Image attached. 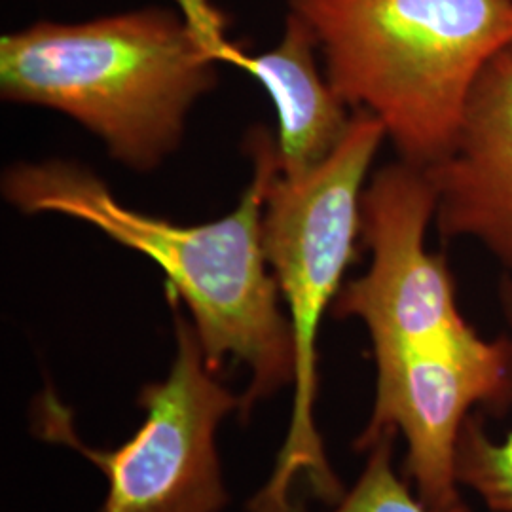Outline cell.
Wrapping results in <instances>:
<instances>
[{
    "mask_svg": "<svg viewBox=\"0 0 512 512\" xmlns=\"http://www.w3.org/2000/svg\"><path fill=\"white\" fill-rule=\"evenodd\" d=\"M175 311L177 349L162 382L143 387L145 421L122 446L90 448L78 439L71 412L46 389L35 404L40 439L78 450L101 469L109 492L97 512H220L228 494L220 475L215 433L230 412L241 410L203 353L192 321Z\"/></svg>",
    "mask_w": 512,
    "mask_h": 512,
    "instance_id": "obj_5",
    "label": "cell"
},
{
    "mask_svg": "<svg viewBox=\"0 0 512 512\" xmlns=\"http://www.w3.org/2000/svg\"><path fill=\"white\" fill-rule=\"evenodd\" d=\"M220 55L207 27L171 8L37 21L0 40V95L71 116L112 160L147 173L181 145Z\"/></svg>",
    "mask_w": 512,
    "mask_h": 512,
    "instance_id": "obj_2",
    "label": "cell"
},
{
    "mask_svg": "<svg viewBox=\"0 0 512 512\" xmlns=\"http://www.w3.org/2000/svg\"><path fill=\"white\" fill-rule=\"evenodd\" d=\"M239 63L262 82L277 109L279 175L300 177L325 162L353 116L319 69V44L304 18L291 10L274 48Z\"/></svg>",
    "mask_w": 512,
    "mask_h": 512,
    "instance_id": "obj_9",
    "label": "cell"
},
{
    "mask_svg": "<svg viewBox=\"0 0 512 512\" xmlns=\"http://www.w3.org/2000/svg\"><path fill=\"white\" fill-rule=\"evenodd\" d=\"M330 86L382 122L403 162L433 167L458 139L486 67L512 48V0H289Z\"/></svg>",
    "mask_w": 512,
    "mask_h": 512,
    "instance_id": "obj_3",
    "label": "cell"
},
{
    "mask_svg": "<svg viewBox=\"0 0 512 512\" xmlns=\"http://www.w3.org/2000/svg\"><path fill=\"white\" fill-rule=\"evenodd\" d=\"M385 137L380 120L357 110L325 162L300 177L277 173L266 192L260 238L293 329L294 403L274 473L251 499V512H298L300 482L329 503L344 495L315 423L317 334L355 256L366 173Z\"/></svg>",
    "mask_w": 512,
    "mask_h": 512,
    "instance_id": "obj_4",
    "label": "cell"
},
{
    "mask_svg": "<svg viewBox=\"0 0 512 512\" xmlns=\"http://www.w3.org/2000/svg\"><path fill=\"white\" fill-rule=\"evenodd\" d=\"M376 395L355 448L385 435L406 440V471L431 512H471L456 476V448L475 408L505 414L512 401V338L473 327L435 346L374 357Z\"/></svg>",
    "mask_w": 512,
    "mask_h": 512,
    "instance_id": "obj_6",
    "label": "cell"
},
{
    "mask_svg": "<svg viewBox=\"0 0 512 512\" xmlns=\"http://www.w3.org/2000/svg\"><path fill=\"white\" fill-rule=\"evenodd\" d=\"M501 306L512 338V279L501 285ZM456 476L461 490L480 497L490 512H512V431L497 442L473 412L459 433Z\"/></svg>",
    "mask_w": 512,
    "mask_h": 512,
    "instance_id": "obj_10",
    "label": "cell"
},
{
    "mask_svg": "<svg viewBox=\"0 0 512 512\" xmlns=\"http://www.w3.org/2000/svg\"><path fill=\"white\" fill-rule=\"evenodd\" d=\"M245 147L253 179L238 207L198 226L126 207L92 169L69 160L12 165L2 177V196L21 213L82 220L160 266L169 294L192 315L209 366L220 372L232 361L251 372L243 418L256 401L294 382L293 329L260 238L266 192L279 173L277 152L264 129L251 131Z\"/></svg>",
    "mask_w": 512,
    "mask_h": 512,
    "instance_id": "obj_1",
    "label": "cell"
},
{
    "mask_svg": "<svg viewBox=\"0 0 512 512\" xmlns=\"http://www.w3.org/2000/svg\"><path fill=\"white\" fill-rule=\"evenodd\" d=\"M395 435L374 442L365 469L332 512H431L412 494L393 465Z\"/></svg>",
    "mask_w": 512,
    "mask_h": 512,
    "instance_id": "obj_11",
    "label": "cell"
},
{
    "mask_svg": "<svg viewBox=\"0 0 512 512\" xmlns=\"http://www.w3.org/2000/svg\"><path fill=\"white\" fill-rule=\"evenodd\" d=\"M439 194L427 167L397 162L380 169L361 200V238L370 268L340 289L338 319H359L374 357L435 346L471 325L459 313L456 283L425 236Z\"/></svg>",
    "mask_w": 512,
    "mask_h": 512,
    "instance_id": "obj_7",
    "label": "cell"
},
{
    "mask_svg": "<svg viewBox=\"0 0 512 512\" xmlns=\"http://www.w3.org/2000/svg\"><path fill=\"white\" fill-rule=\"evenodd\" d=\"M427 169L440 234L476 239L512 275V48L486 67L454 147Z\"/></svg>",
    "mask_w": 512,
    "mask_h": 512,
    "instance_id": "obj_8",
    "label": "cell"
}]
</instances>
